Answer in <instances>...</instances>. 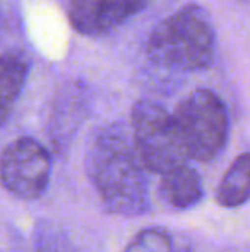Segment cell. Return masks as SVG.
I'll list each match as a JSON object with an SVG mask.
<instances>
[{"mask_svg": "<svg viewBox=\"0 0 250 252\" xmlns=\"http://www.w3.org/2000/svg\"><path fill=\"white\" fill-rule=\"evenodd\" d=\"M175 119L192 159L211 161L223 153L230 136V117L216 93L192 91L177 105Z\"/></svg>", "mask_w": 250, "mask_h": 252, "instance_id": "cell-4", "label": "cell"}, {"mask_svg": "<svg viewBox=\"0 0 250 252\" xmlns=\"http://www.w3.org/2000/svg\"><path fill=\"white\" fill-rule=\"evenodd\" d=\"M250 201V153H242L224 172L216 190L221 208H238Z\"/></svg>", "mask_w": 250, "mask_h": 252, "instance_id": "cell-10", "label": "cell"}, {"mask_svg": "<svg viewBox=\"0 0 250 252\" xmlns=\"http://www.w3.org/2000/svg\"><path fill=\"white\" fill-rule=\"evenodd\" d=\"M130 130L137 155L147 172L163 175L190 158L175 113L171 115L158 103L137 101L130 113Z\"/></svg>", "mask_w": 250, "mask_h": 252, "instance_id": "cell-3", "label": "cell"}, {"mask_svg": "<svg viewBox=\"0 0 250 252\" xmlns=\"http://www.w3.org/2000/svg\"><path fill=\"white\" fill-rule=\"evenodd\" d=\"M86 113V98L83 88L70 86L55 103L48 124V136L57 151H62L70 143Z\"/></svg>", "mask_w": 250, "mask_h": 252, "instance_id": "cell-7", "label": "cell"}, {"mask_svg": "<svg viewBox=\"0 0 250 252\" xmlns=\"http://www.w3.org/2000/svg\"><path fill=\"white\" fill-rule=\"evenodd\" d=\"M29 76V57L23 50L10 48L3 52L0 62V91H2V122L9 119L17 98L21 96L26 79Z\"/></svg>", "mask_w": 250, "mask_h": 252, "instance_id": "cell-9", "label": "cell"}, {"mask_svg": "<svg viewBox=\"0 0 250 252\" xmlns=\"http://www.w3.org/2000/svg\"><path fill=\"white\" fill-rule=\"evenodd\" d=\"M160 197L175 211H185L197 206L204 197V186L200 175L187 163L178 165L161 175Z\"/></svg>", "mask_w": 250, "mask_h": 252, "instance_id": "cell-8", "label": "cell"}, {"mask_svg": "<svg viewBox=\"0 0 250 252\" xmlns=\"http://www.w3.org/2000/svg\"><path fill=\"white\" fill-rule=\"evenodd\" d=\"M84 166L108 213L136 218L151 211L144 175L147 170L137 155L132 130L125 126L108 124L98 129L89 141Z\"/></svg>", "mask_w": 250, "mask_h": 252, "instance_id": "cell-1", "label": "cell"}, {"mask_svg": "<svg viewBox=\"0 0 250 252\" xmlns=\"http://www.w3.org/2000/svg\"><path fill=\"white\" fill-rule=\"evenodd\" d=\"M34 252H77L67 235L50 221H38L34 226Z\"/></svg>", "mask_w": 250, "mask_h": 252, "instance_id": "cell-11", "label": "cell"}, {"mask_svg": "<svg viewBox=\"0 0 250 252\" xmlns=\"http://www.w3.org/2000/svg\"><path fill=\"white\" fill-rule=\"evenodd\" d=\"M147 57L168 70H207L216 60V31L209 12L189 3L161 21L147 40Z\"/></svg>", "mask_w": 250, "mask_h": 252, "instance_id": "cell-2", "label": "cell"}, {"mask_svg": "<svg viewBox=\"0 0 250 252\" xmlns=\"http://www.w3.org/2000/svg\"><path fill=\"white\" fill-rule=\"evenodd\" d=\"M151 0H70L69 21L84 36H100L117 30L142 12Z\"/></svg>", "mask_w": 250, "mask_h": 252, "instance_id": "cell-6", "label": "cell"}, {"mask_svg": "<svg viewBox=\"0 0 250 252\" xmlns=\"http://www.w3.org/2000/svg\"><path fill=\"white\" fill-rule=\"evenodd\" d=\"M52 158L41 143L33 137H19L2 151L0 179L7 192L23 201L43 196L50 182Z\"/></svg>", "mask_w": 250, "mask_h": 252, "instance_id": "cell-5", "label": "cell"}]
</instances>
